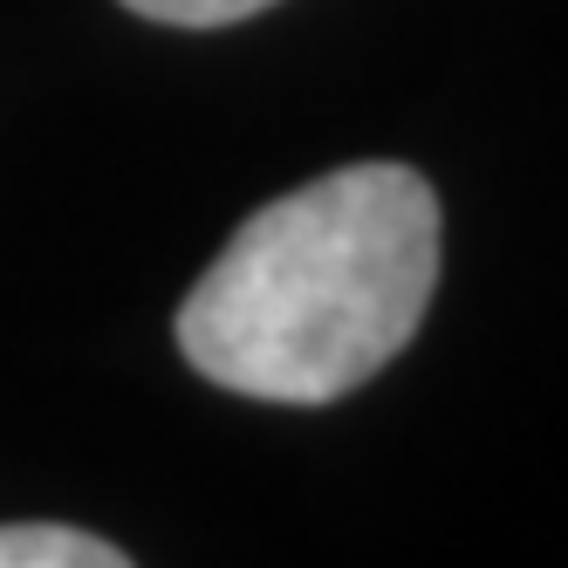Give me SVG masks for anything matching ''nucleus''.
Segmentation results:
<instances>
[{
    "label": "nucleus",
    "mask_w": 568,
    "mask_h": 568,
    "mask_svg": "<svg viewBox=\"0 0 568 568\" xmlns=\"http://www.w3.org/2000/svg\"><path fill=\"white\" fill-rule=\"evenodd\" d=\"M438 288V192L412 165H343L240 220L179 308L206 384L336 404L418 336Z\"/></svg>",
    "instance_id": "obj_1"
},
{
    "label": "nucleus",
    "mask_w": 568,
    "mask_h": 568,
    "mask_svg": "<svg viewBox=\"0 0 568 568\" xmlns=\"http://www.w3.org/2000/svg\"><path fill=\"white\" fill-rule=\"evenodd\" d=\"M0 568H131V555L90 535V527L14 520V527H0Z\"/></svg>",
    "instance_id": "obj_2"
},
{
    "label": "nucleus",
    "mask_w": 568,
    "mask_h": 568,
    "mask_svg": "<svg viewBox=\"0 0 568 568\" xmlns=\"http://www.w3.org/2000/svg\"><path fill=\"white\" fill-rule=\"evenodd\" d=\"M124 8L144 21H165V28H233V21L267 14L274 0H124Z\"/></svg>",
    "instance_id": "obj_3"
}]
</instances>
